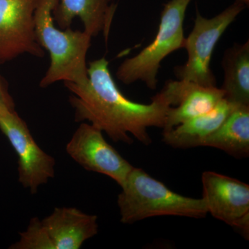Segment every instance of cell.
Instances as JSON below:
<instances>
[{"mask_svg":"<svg viewBox=\"0 0 249 249\" xmlns=\"http://www.w3.org/2000/svg\"><path fill=\"white\" fill-rule=\"evenodd\" d=\"M170 81L175 105L168 111L163 131L209 112L225 99L224 91L217 86H204L182 80Z\"/></svg>","mask_w":249,"mask_h":249,"instance_id":"cell-12","label":"cell"},{"mask_svg":"<svg viewBox=\"0 0 249 249\" xmlns=\"http://www.w3.org/2000/svg\"><path fill=\"white\" fill-rule=\"evenodd\" d=\"M41 221L54 249H79L98 231L97 216L76 208H55Z\"/></svg>","mask_w":249,"mask_h":249,"instance_id":"cell-11","label":"cell"},{"mask_svg":"<svg viewBox=\"0 0 249 249\" xmlns=\"http://www.w3.org/2000/svg\"><path fill=\"white\" fill-rule=\"evenodd\" d=\"M246 7L242 1L235 0L220 14L211 18L201 16L196 8L194 27L186 37L183 47L188 53V60L183 65L174 69L178 80L204 86H217L211 68L214 48L224 33Z\"/></svg>","mask_w":249,"mask_h":249,"instance_id":"cell-5","label":"cell"},{"mask_svg":"<svg viewBox=\"0 0 249 249\" xmlns=\"http://www.w3.org/2000/svg\"><path fill=\"white\" fill-rule=\"evenodd\" d=\"M242 2L244 3L247 6H249V0H240Z\"/></svg>","mask_w":249,"mask_h":249,"instance_id":"cell-18","label":"cell"},{"mask_svg":"<svg viewBox=\"0 0 249 249\" xmlns=\"http://www.w3.org/2000/svg\"><path fill=\"white\" fill-rule=\"evenodd\" d=\"M58 0H38L34 14L36 41L48 52L50 65L40 88L63 81L83 85L88 81L87 54L92 37L84 31L62 29L55 26L53 11Z\"/></svg>","mask_w":249,"mask_h":249,"instance_id":"cell-2","label":"cell"},{"mask_svg":"<svg viewBox=\"0 0 249 249\" xmlns=\"http://www.w3.org/2000/svg\"><path fill=\"white\" fill-rule=\"evenodd\" d=\"M236 106L224 99L209 112L163 131V142L175 148L204 147L206 139L222 124Z\"/></svg>","mask_w":249,"mask_h":249,"instance_id":"cell-13","label":"cell"},{"mask_svg":"<svg viewBox=\"0 0 249 249\" xmlns=\"http://www.w3.org/2000/svg\"><path fill=\"white\" fill-rule=\"evenodd\" d=\"M203 196L208 213L240 231L249 239V186L213 171L201 175Z\"/></svg>","mask_w":249,"mask_h":249,"instance_id":"cell-8","label":"cell"},{"mask_svg":"<svg viewBox=\"0 0 249 249\" xmlns=\"http://www.w3.org/2000/svg\"><path fill=\"white\" fill-rule=\"evenodd\" d=\"M204 147L227 152L235 158L249 155V106H237L205 141Z\"/></svg>","mask_w":249,"mask_h":249,"instance_id":"cell-15","label":"cell"},{"mask_svg":"<svg viewBox=\"0 0 249 249\" xmlns=\"http://www.w3.org/2000/svg\"><path fill=\"white\" fill-rule=\"evenodd\" d=\"M224 80L221 89L229 102L249 106V41L235 43L224 52Z\"/></svg>","mask_w":249,"mask_h":249,"instance_id":"cell-14","label":"cell"},{"mask_svg":"<svg viewBox=\"0 0 249 249\" xmlns=\"http://www.w3.org/2000/svg\"><path fill=\"white\" fill-rule=\"evenodd\" d=\"M0 129L18 157V181L31 194L55 175V160L33 137L25 121L16 111L0 115Z\"/></svg>","mask_w":249,"mask_h":249,"instance_id":"cell-6","label":"cell"},{"mask_svg":"<svg viewBox=\"0 0 249 249\" xmlns=\"http://www.w3.org/2000/svg\"><path fill=\"white\" fill-rule=\"evenodd\" d=\"M116 9L117 5L111 0H58L53 17L62 29L71 27L78 18L85 33L91 37L102 34L107 42Z\"/></svg>","mask_w":249,"mask_h":249,"instance_id":"cell-10","label":"cell"},{"mask_svg":"<svg viewBox=\"0 0 249 249\" xmlns=\"http://www.w3.org/2000/svg\"><path fill=\"white\" fill-rule=\"evenodd\" d=\"M10 249H54V247L42 221L34 217L31 219L25 231L21 232L19 240Z\"/></svg>","mask_w":249,"mask_h":249,"instance_id":"cell-16","label":"cell"},{"mask_svg":"<svg viewBox=\"0 0 249 249\" xmlns=\"http://www.w3.org/2000/svg\"><path fill=\"white\" fill-rule=\"evenodd\" d=\"M191 1L169 0L165 3L155 39L137 55L126 59L119 65L116 72L118 80L127 85L141 81L149 89H157V76L162 61L184 47L183 22Z\"/></svg>","mask_w":249,"mask_h":249,"instance_id":"cell-4","label":"cell"},{"mask_svg":"<svg viewBox=\"0 0 249 249\" xmlns=\"http://www.w3.org/2000/svg\"><path fill=\"white\" fill-rule=\"evenodd\" d=\"M121 187L117 204L123 224H133L157 216L204 218V199L175 193L142 168H132Z\"/></svg>","mask_w":249,"mask_h":249,"instance_id":"cell-3","label":"cell"},{"mask_svg":"<svg viewBox=\"0 0 249 249\" xmlns=\"http://www.w3.org/2000/svg\"><path fill=\"white\" fill-rule=\"evenodd\" d=\"M88 80L85 84L65 83L71 93L70 103L76 122L88 121L114 142L132 144L131 136L145 145L152 142L148 129H163L173 99L163 87L143 104L131 101L121 92L111 76L109 62L101 58L89 62Z\"/></svg>","mask_w":249,"mask_h":249,"instance_id":"cell-1","label":"cell"},{"mask_svg":"<svg viewBox=\"0 0 249 249\" xmlns=\"http://www.w3.org/2000/svg\"><path fill=\"white\" fill-rule=\"evenodd\" d=\"M67 153L85 170L109 177L122 186L133 166L105 139L103 132L83 123L66 146Z\"/></svg>","mask_w":249,"mask_h":249,"instance_id":"cell-7","label":"cell"},{"mask_svg":"<svg viewBox=\"0 0 249 249\" xmlns=\"http://www.w3.org/2000/svg\"><path fill=\"white\" fill-rule=\"evenodd\" d=\"M37 2L38 0H0V63L23 54L38 58L45 55L34 30Z\"/></svg>","mask_w":249,"mask_h":249,"instance_id":"cell-9","label":"cell"},{"mask_svg":"<svg viewBox=\"0 0 249 249\" xmlns=\"http://www.w3.org/2000/svg\"><path fill=\"white\" fill-rule=\"evenodd\" d=\"M15 102L10 94L8 85L0 76V115L16 110Z\"/></svg>","mask_w":249,"mask_h":249,"instance_id":"cell-17","label":"cell"}]
</instances>
